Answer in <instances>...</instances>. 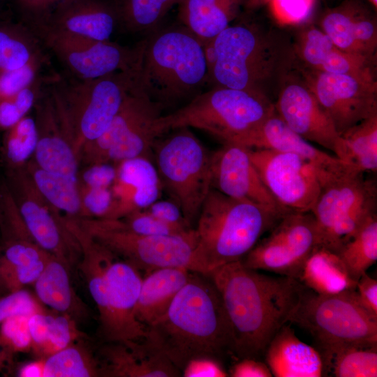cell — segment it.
Segmentation results:
<instances>
[{"label": "cell", "instance_id": "ab89813d", "mask_svg": "<svg viewBox=\"0 0 377 377\" xmlns=\"http://www.w3.org/2000/svg\"><path fill=\"white\" fill-rule=\"evenodd\" d=\"M6 131L2 151L8 169L22 168L34 155L37 145L35 118L27 114Z\"/></svg>", "mask_w": 377, "mask_h": 377}, {"label": "cell", "instance_id": "816d5d0a", "mask_svg": "<svg viewBox=\"0 0 377 377\" xmlns=\"http://www.w3.org/2000/svg\"><path fill=\"white\" fill-rule=\"evenodd\" d=\"M116 175L115 164L100 163L88 165L82 171L79 170L78 185L89 188H109L113 184Z\"/></svg>", "mask_w": 377, "mask_h": 377}, {"label": "cell", "instance_id": "52a82bcc", "mask_svg": "<svg viewBox=\"0 0 377 377\" xmlns=\"http://www.w3.org/2000/svg\"><path fill=\"white\" fill-rule=\"evenodd\" d=\"M137 80L138 69L91 80L57 75L51 89L77 156L84 145L106 131Z\"/></svg>", "mask_w": 377, "mask_h": 377}, {"label": "cell", "instance_id": "60d3db41", "mask_svg": "<svg viewBox=\"0 0 377 377\" xmlns=\"http://www.w3.org/2000/svg\"><path fill=\"white\" fill-rule=\"evenodd\" d=\"M57 75H41L13 96L1 99L0 130H7L27 115Z\"/></svg>", "mask_w": 377, "mask_h": 377}, {"label": "cell", "instance_id": "44dd1931", "mask_svg": "<svg viewBox=\"0 0 377 377\" xmlns=\"http://www.w3.org/2000/svg\"><path fill=\"white\" fill-rule=\"evenodd\" d=\"M110 327L108 342L128 343L145 338L147 329L135 316L142 280L138 269L113 259L107 270Z\"/></svg>", "mask_w": 377, "mask_h": 377}, {"label": "cell", "instance_id": "603a6c76", "mask_svg": "<svg viewBox=\"0 0 377 377\" xmlns=\"http://www.w3.org/2000/svg\"><path fill=\"white\" fill-rule=\"evenodd\" d=\"M293 52L296 64L304 68L376 78L375 61L340 49L314 27L300 32Z\"/></svg>", "mask_w": 377, "mask_h": 377}, {"label": "cell", "instance_id": "484cf974", "mask_svg": "<svg viewBox=\"0 0 377 377\" xmlns=\"http://www.w3.org/2000/svg\"><path fill=\"white\" fill-rule=\"evenodd\" d=\"M320 27L340 49L376 61V20L357 3L347 2L328 10Z\"/></svg>", "mask_w": 377, "mask_h": 377}, {"label": "cell", "instance_id": "2e32d148", "mask_svg": "<svg viewBox=\"0 0 377 377\" xmlns=\"http://www.w3.org/2000/svg\"><path fill=\"white\" fill-rule=\"evenodd\" d=\"M248 149L260 177L278 205L287 212H310L321 188L316 167L296 154Z\"/></svg>", "mask_w": 377, "mask_h": 377}, {"label": "cell", "instance_id": "e575fe53", "mask_svg": "<svg viewBox=\"0 0 377 377\" xmlns=\"http://www.w3.org/2000/svg\"><path fill=\"white\" fill-rule=\"evenodd\" d=\"M327 374L337 377H376L377 345H347L323 359Z\"/></svg>", "mask_w": 377, "mask_h": 377}, {"label": "cell", "instance_id": "ffe728a7", "mask_svg": "<svg viewBox=\"0 0 377 377\" xmlns=\"http://www.w3.org/2000/svg\"><path fill=\"white\" fill-rule=\"evenodd\" d=\"M51 84L34 105L38 142L33 161L45 170L77 182L78 156L52 92Z\"/></svg>", "mask_w": 377, "mask_h": 377}, {"label": "cell", "instance_id": "7c38bea8", "mask_svg": "<svg viewBox=\"0 0 377 377\" xmlns=\"http://www.w3.org/2000/svg\"><path fill=\"white\" fill-rule=\"evenodd\" d=\"M163 110L137 83L126 96L106 131L81 148L80 164H117L135 157L150 158L156 139L160 137L156 122Z\"/></svg>", "mask_w": 377, "mask_h": 377}, {"label": "cell", "instance_id": "7bdbcfd3", "mask_svg": "<svg viewBox=\"0 0 377 377\" xmlns=\"http://www.w3.org/2000/svg\"><path fill=\"white\" fill-rule=\"evenodd\" d=\"M82 337L75 320L67 314L54 315L47 339L38 355L47 357L75 343Z\"/></svg>", "mask_w": 377, "mask_h": 377}, {"label": "cell", "instance_id": "5bb4252c", "mask_svg": "<svg viewBox=\"0 0 377 377\" xmlns=\"http://www.w3.org/2000/svg\"><path fill=\"white\" fill-rule=\"evenodd\" d=\"M242 260L248 268L299 279L304 263L320 246L311 212L286 213Z\"/></svg>", "mask_w": 377, "mask_h": 377}, {"label": "cell", "instance_id": "9a60e30c", "mask_svg": "<svg viewBox=\"0 0 377 377\" xmlns=\"http://www.w3.org/2000/svg\"><path fill=\"white\" fill-rule=\"evenodd\" d=\"M5 184L32 239L71 267L81 257L80 245L66 219L38 191L24 166L8 169Z\"/></svg>", "mask_w": 377, "mask_h": 377}, {"label": "cell", "instance_id": "11a10c76", "mask_svg": "<svg viewBox=\"0 0 377 377\" xmlns=\"http://www.w3.org/2000/svg\"><path fill=\"white\" fill-rule=\"evenodd\" d=\"M145 209L170 225L184 229L193 228L186 223L180 207L172 200H161L158 199Z\"/></svg>", "mask_w": 377, "mask_h": 377}, {"label": "cell", "instance_id": "94428289", "mask_svg": "<svg viewBox=\"0 0 377 377\" xmlns=\"http://www.w3.org/2000/svg\"><path fill=\"white\" fill-rule=\"evenodd\" d=\"M10 355L11 354L6 352V350L0 349V369L6 362L9 360Z\"/></svg>", "mask_w": 377, "mask_h": 377}, {"label": "cell", "instance_id": "d590c367", "mask_svg": "<svg viewBox=\"0 0 377 377\" xmlns=\"http://www.w3.org/2000/svg\"><path fill=\"white\" fill-rule=\"evenodd\" d=\"M336 253L357 281L377 260V215L369 219Z\"/></svg>", "mask_w": 377, "mask_h": 377}, {"label": "cell", "instance_id": "277c9868", "mask_svg": "<svg viewBox=\"0 0 377 377\" xmlns=\"http://www.w3.org/2000/svg\"><path fill=\"white\" fill-rule=\"evenodd\" d=\"M142 43L138 85L163 110L187 103L207 82L204 46L185 27L154 30Z\"/></svg>", "mask_w": 377, "mask_h": 377}, {"label": "cell", "instance_id": "83f0119b", "mask_svg": "<svg viewBox=\"0 0 377 377\" xmlns=\"http://www.w3.org/2000/svg\"><path fill=\"white\" fill-rule=\"evenodd\" d=\"M265 363L276 377L327 376L319 351L302 341L289 325H284L269 343Z\"/></svg>", "mask_w": 377, "mask_h": 377}, {"label": "cell", "instance_id": "d6986e66", "mask_svg": "<svg viewBox=\"0 0 377 377\" xmlns=\"http://www.w3.org/2000/svg\"><path fill=\"white\" fill-rule=\"evenodd\" d=\"M212 188L236 200L246 201L281 212L253 165L248 147L224 143L212 153Z\"/></svg>", "mask_w": 377, "mask_h": 377}, {"label": "cell", "instance_id": "4dcf8cb0", "mask_svg": "<svg viewBox=\"0 0 377 377\" xmlns=\"http://www.w3.org/2000/svg\"><path fill=\"white\" fill-rule=\"evenodd\" d=\"M245 0H182L179 17L203 44L215 38L237 16Z\"/></svg>", "mask_w": 377, "mask_h": 377}, {"label": "cell", "instance_id": "7dc6e473", "mask_svg": "<svg viewBox=\"0 0 377 377\" xmlns=\"http://www.w3.org/2000/svg\"><path fill=\"white\" fill-rule=\"evenodd\" d=\"M82 216L107 219L112 210L113 195L111 187L89 188L79 186Z\"/></svg>", "mask_w": 377, "mask_h": 377}, {"label": "cell", "instance_id": "f6af8a7d", "mask_svg": "<svg viewBox=\"0 0 377 377\" xmlns=\"http://www.w3.org/2000/svg\"><path fill=\"white\" fill-rule=\"evenodd\" d=\"M50 64L47 58L0 73V100L13 96L40 76L47 74L45 70Z\"/></svg>", "mask_w": 377, "mask_h": 377}, {"label": "cell", "instance_id": "ba28073f", "mask_svg": "<svg viewBox=\"0 0 377 377\" xmlns=\"http://www.w3.org/2000/svg\"><path fill=\"white\" fill-rule=\"evenodd\" d=\"M289 323L310 334L323 360L343 346L377 345V317L355 290L321 295L304 286Z\"/></svg>", "mask_w": 377, "mask_h": 377}, {"label": "cell", "instance_id": "ac0fdd59", "mask_svg": "<svg viewBox=\"0 0 377 377\" xmlns=\"http://www.w3.org/2000/svg\"><path fill=\"white\" fill-rule=\"evenodd\" d=\"M296 75L290 71L283 78L274 103L276 114L302 138L332 151L348 163L343 140L332 119L300 73Z\"/></svg>", "mask_w": 377, "mask_h": 377}, {"label": "cell", "instance_id": "9c48e42d", "mask_svg": "<svg viewBox=\"0 0 377 377\" xmlns=\"http://www.w3.org/2000/svg\"><path fill=\"white\" fill-rule=\"evenodd\" d=\"M155 143L156 168L162 188L180 207L192 228L212 188L209 152L188 128Z\"/></svg>", "mask_w": 377, "mask_h": 377}, {"label": "cell", "instance_id": "b9f144b4", "mask_svg": "<svg viewBox=\"0 0 377 377\" xmlns=\"http://www.w3.org/2000/svg\"><path fill=\"white\" fill-rule=\"evenodd\" d=\"M117 220L126 230L142 235H175L185 234L191 229L181 228L167 223L146 209L132 212Z\"/></svg>", "mask_w": 377, "mask_h": 377}, {"label": "cell", "instance_id": "3957f363", "mask_svg": "<svg viewBox=\"0 0 377 377\" xmlns=\"http://www.w3.org/2000/svg\"><path fill=\"white\" fill-rule=\"evenodd\" d=\"M203 46L207 82L269 98L295 64L293 44L253 24L229 25Z\"/></svg>", "mask_w": 377, "mask_h": 377}, {"label": "cell", "instance_id": "bcb514c9", "mask_svg": "<svg viewBox=\"0 0 377 377\" xmlns=\"http://www.w3.org/2000/svg\"><path fill=\"white\" fill-rule=\"evenodd\" d=\"M47 258L30 265H15L0 257V286L11 293L34 284L42 272Z\"/></svg>", "mask_w": 377, "mask_h": 377}, {"label": "cell", "instance_id": "d6a6232c", "mask_svg": "<svg viewBox=\"0 0 377 377\" xmlns=\"http://www.w3.org/2000/svg\"><path fill=\"white\" fill-rule=\"evenodd\" d=\"M35 34L20 22L0 20V73L47 59Z\"/></svg>", "mask_w": 377, "mask_h": 377}, {"label": "cell", "instance_id": "74e56055", "mask_svg": "<svg viewBox=\"0 0 377 377\" xmlns=\"http://www.w3.org/2000/svg\"><path fill=\"white\" fill-rule=\"evenodd\" d=\"M101 365L81 343H72L45 357L44 377L101 376Z\"/></svg>", "mask_w": 377, "mask_h": 377}, {"label": "cell", "instance_id": "e0dca14e", "mask_svg": "<svg viewBox=\"0 0 377 377\" xmlns=\"http://www.w3.org/2000/svg\"><path fill=\"white\" fill-rule=\"evenodd\" d=\"M295 66L340 135L361 121L377 115L376 78L320 72L296 64Z\"/></svg>", "mask_w": 377, "mask_h": 377}, {"label": "cell", "instance_id": "681fc988", "mask_svg": "<svg viewBox=\"0 0 377 377\" xmlns=\"http://www.w3.org/2000/svg\"><path fill=\"white\" fill-rule=\"evenodd\" d=\"M43 310L38 300L28 291L22 289L11 292L0 298V324L16 315H30Z\"/></svg>", "mask_w": 377, "mask_h": 377}, {"label": "cell", "instance_id": "6f0895ef", "mask_svg": "<svg viewBox=\"0 0 377 377\" xmlns=\"http://www.w3.org/2000/svg\"><path fill=\"white\" fill-rule=\"evenodd\" d=\"M355 290L362 306L377 317V281L366 272L358 279Z\"/></svg>", "mask_w": 377, "mask_h": 377}, {"label": "cell", "instance_id": "f1b7e54d", "mask_svg": "<svg viewBox=\"0 0 377 377\" xmlns=\"http://www.w3.org/2000/svg\"><path fill=\"white\" fill-rule=\"evenodd\" d=\"M193 272L184 267L159 268L147 272L142 280L135 309L136 319L146 328L166 312Z\"/></svg>", "mask_w": 377, "mask_h": 377}, {"label": "cell", "instance_id": "8d00e7d4", "mask_svg": "<svg viewBox=\"0 0 377 377\" xmlns=\"http://www.w3.org/2000/svg\"><path fill=\"white\" fill-rule=\"evenodd\" d=\"M343 138L348 163L366 172L377 171V115L345 131Z\"/></svg>", "mask_w": 377, "mask_h": 377}, {"label": "cell", "instance_id": "f5cc1de1", "mask_svg": "<svg viewBox=\"0 0 377 377\" xmlns=\"http://www.w3.org/2000/svg\"><path fill=\"white\" fill-rule=\"evenodd\" d=\"M184 377H226L228 373L221 360L212 357H199L190 360L183 367Z\"/></svg>", "mask_w": 377, "mask_h": 377}, {"label": "cell", "instance_id": "91938a15", "mask_svg": "<svg viewBox=\"0 0 377 377\" xmlns=\"http://www.w3.org/2000/svg\"><path fill=\"white\" fill-rule=\"evenodd\" d=\"M272 0H245L244 6L249 8H256L260 5L270 2Z\"/></svg>", "mask_w": 377, "mask_h": 377}, {"label": "cell", "instance_id": "680465c9", "mask_svg": "<svg viewBox=\"0 0 377 377\" xmlns=\"http://www.w3.org/2000/svg\"><path fill=\"white\" fill-rule=\"evenodd\" d=\"M45 357L24 364L20 367L18 376L20 377H44Z\"/></svg>", "mask_w": 377, "mask_h": 377}, {"label": "cell", "instance_id": "5b68a950", "mask_svg": "<svg viewBox=\"0 0 377 377\" xmlns=\"http://www.w3.org/2000/svg\"><path fill=\"white\" fill-rule=\"evenodd\" d=\"M286 213L212 188L194 228L198 272L207 275L220 266L242 260Z\"/></svg>", "mask_w": 377, "mask_h": 377}, {"label": "cell", "instance_id": "cb8c5ba5", "mask_svg": "<svg viewBox=\"0 0 377 377\" xmlns=\"http://www.w3.org/2000/svg\"><path fill=\"white\" fill-rule=\"evenodd\" d=\"M101 354L104 376L176 377L181 371L147 337L128 343L109 342Z\"/></svg>", "mask_w": 377, "mask_h": 377}, {"label": "cell", "instance_id": "4316f807", "mask_svg": "<svg viewBox=\"0 0 377 377\" xmlns=\"http://www.w3.org/2000/svg\"><path fill=\"white\" fill-rule=\"evenodd\" d=\"M118 23L117 8L103 0H64L43 26L104 41L110 40Z\"/></svg>", "mask_w": 377, "mask_h": 377}, {"label": "cell", "instance_id": "6da1fadb", "mask_svg": "<svg viewBox=\"0 0 377 377\" xmlns=\"http://www.w3.org/2000/svg\"><path fill=\"white\" fill-rule=\"evenodd\" d=\"M207 276L218 289L229 322L234 356L260 360L295 310L304 286L296 279L272 276L238 260Z\"/></svg>", "mask_w": 377, "mask_h": 377}, {"label": "cell", "instance_id": "ee69618b", "mask_svg": "<svg viewBox=\"0 0 377 377\" xmlns=\"http://www.w3.org/2000/svg\"><path fill=\"white\" fill-rule=\"evenodd\" d=\"M29 316L27 314L16 315L0 324V347L3 350L10 354L32 350Z\"/></svg>", "mask_w": 377, "mask_h": 377}, {"label": "cell", "instance_id": "d4e9b609", "mask_svg": "<svg viewBox=\"0 0 377 377\" xmlns=\"http://www.w3.org/2000/svg\"><path fill=\"white\" fill-rule=\"evenodd\" d=\"M115 165L117 175L111 186L113 207L108 219H119L132 212L145 209L159 199L163 188L150 158L135 157Z\"/></svg>", "mask_w": 377, "mask_h": 377}, {"label": "cell", "instance_id": "4fadbf2b", "mask_svg": "<svg viewBox=\"0 0 377 377\" xmlns=\"http://www.w3.org/2000/svg\"><path fill=\"white\" fill-rule=\"evenodd\" d=\"M71 74L79 80L98 78L138 68L142 41L133 47L110 40H95L47 26L31 29Z\"/></svg>", "mask_w": 377, "mask_h": 377}, {"label": "cell", "instance_id": "f907efd6", "mask_svg": "<svg viewBox=\"0 0 377 377\" xmlns=\"http://www.w3.org/2000/svg\"><path fill=\"white\" fill-rule=\"evenodd\" d=\"M272 11L283 24H297L306 20L313 7V0H272Z\"/></svg>", "mask_w": 377, "mask_h": 377}, {"label": "cell", "instance_id": "7a4b0ae2", "mask_svg": "<svg viewBox=\"0 0 377 377\" xmlns=\"http://www.w3.org/2000/svg\"><path fill=\"white\" fill-rule=\"evenodd\" d=\"M146 329L147 337L181 372L193 358L234 355L223 303L207 275L206 280L193 272L163 316Z\"/></svg>", "mask_w": 377, "mask_h": 377}, {"label": "cell", "instance_id": "db71d44e", "mask_svg": "<svg viewBox=\"0 0 377 377\" xmlns=\"http://www.w3.org/2000/svg\"><path fill=\"white\" fill-rule=\"evenodd\" d=\"M54 315L45 310L36 311L29 316V329L32 340V350L38 355L46 342Z\"/></svg>", "mask_w": 377, "mask_h": 377}, {"label": "cell", "instance_id": "1f68e13d", "mask_svg": "<svg viewBox=\"0 0 377 377\" xmlns=\"http://www.w3.org/2000/svg\"><path fill=\"white\" fill-rule=\"evenodd\" d=\"M298 280L306 288L321 295L355 290L357 282L338 254L321 246L306 259Z\"/></svg>", "mask_w": 377, "mask_h": 377}, {"label": "cell", "instance_id": "9f6ffc18", "mask_svg": "<svg viewBox=\"0 0 377 377\" xmlns=\"http://www.w3.org/2000/svg\"><path fill=\"white\" fill-rule=\"evenodd\" d=\"M228 375L232 377H272L265 362L255 358H239L230 367Z\"/></svg>", "mask_w": 377, "mask_h": 377}, {"label": "cell", "instance_id": "f546056e", "mask_svg": "<svg viewBox=\"0 0 377 377\" xmlns=\"http://www.w3.org/2000/svg\"><path fill=\"white\" fill-rule=\"evenodd\" d=\"M69 268L63 261L50 254L34 286L40 303L76 320L86 316L87 311L72 286Z\"/></svg>", "mask_w": 377, "mask_h": 377}, {"label": "cell", "instance_id": "30bf717a", "mask_svg": "<svg viewBox=\"0 0 377 377\" xmlns=\"http://www.w3.org/2000/svg\"><path fill=\"white\" fill-rule=\"evenodd\" d=\"M357 168L325 181L311 212L320 246L337 253L371 217L377 215V186Z\"/></svg>", "mask_w": 377, "mask_h": 377}, {"label": "cell", "instance_id": "8992f818", "mask_svg": "<svg viewBox=\"0 0 377 377\" xmlns=\"http://www.w3.org/2000/svg\"><path fill=\"white\" fill-rule=\"evenodd\" d=\"M275 112L268 97L253 92L215 86L156 122L161 136L179 128L192 127L224 143H239Z\"/></svg>", "mask_w": 377, "mask_h": 377}, {"label": "cell", "instance_id": "7402d4cb", "mask_svg": "<svg viewBox=\"0 0 377 377\" xmlns=\"http://www.w3.org/2000/svg\"><path fill=\"white\" fill-rule=\"evenodd\" d=\"M239 145L252 149H270L296 154L317 169L322 184L327 179L356 168L335 156L318 149L302 138L279 117L276 111Z\"/></svg>", "mask_w": 377, "mask_h": 377}, {"label": "cell", "instance_id": "f35d334b", "mask_svg": "<svg viewBox=\"0 0 377 377\" xmlns=\"http://www.w3.org/2000/svg\"><path fill=\"white\" fill-rule=\"evenodd\" d=\"M182 0H122L119 23L128 31H152L175 4Z\"/></svg>", "mask_w": 377, "mask_h": 377}, {"label": "cell", "instance_id": "c3c4849f", "mask_svg": "<svg viewBox=\"0 0 377 377\" xmlns=\"http://www.w3.org/2000/svg\"><path fill=\"white\" fill-rule=\"evenodd\" d=\"M64 0H9L20 22L30 29L44 25L58 3Z\"/></svg>", "mask_w": 377, "mask_h": 377}, {"label": "cell", "instance_id": "6125c7cd", "mask_svg": "<svg viewBox=\"0 0 377 377\" xmlns=\"http://www.w3.org/2000/svg\"><path fill=\"white\" fill-rule=\"evenodd\" d=\"M369 2L374 6L375 8L377 7V0H369Z\"/></svg>", "mask_w": 377, "mask_h": 377}, {"label": "cell", "instance_id": "836d02e7", "mask_svg": "<svg viewBox=\"0 0 377 377\" xmlns=\"http://www.w3.org/2000/svg\"><path fill=\"white\" fill-rule=\"evenodd\" d=\"M24 168L38 191L54 209L67 218H82L78 182L45 170L34 161H28Z\"/></svg>", "mask_w": 377, "mask_h": 377}, {"label": "cell", "instance_id": "8fae6325", "mask_svg": "<svg viewBox=\"0 0 377 377\" xmlns=\"http://www.w3.org/2000/svg\"><path fill=\"white\" fill-rule=\"evenodd\" d=\"M77 221L94 241L138 270L149 272L177 267L198 272L194 228L182 235H142L126 230L117 220L82 218Z\"/></svg>", "mask_w": 377, "mask_h": 377}]
</instances>
